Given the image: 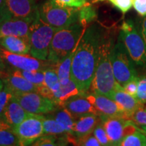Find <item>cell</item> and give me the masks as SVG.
Returning a JSON list of instances; mask_svg holds the SVG:
<instances>
[{
  "label": "cell",
  "mask_w": 146,
  "mask_h": 146,
  "mask_svg": "<svg viewBox=\"0 0 146 146\" xmlns=\"http://www.w3.org/2000/svg\"><path fill=\"white\" fill-rule=\"evenodd\" d=\"M104 33L96 24L85 29L73 57L71 79L85 94L90 89L94 77Z\"/></svg>",
  "instance_id": "6da1fadb"
},
{
  "label": "cell",
  "mask_w": 146,
  "mask_h": 146,
  "mask_svg": "<svg viewBox=\"0 0 146 146\" xmlns=\"http://www.w3.org/2000/svg\"><path fill=\"white\" fill-rule=\"evenodd\" d=\"M114 41L108 35L104 33L100 47L94 77L90 89L92 93L108 97L120 84L115 79L111 62V51Z\"/></svg>",
  "instance_id": "7a4b0ae2"
},
{
  "label": "cell",
  "mask_w": 146,
  "mask_h": 146,
  "mask_svg": "<svg viewBox=\"0 0 146 146\" xmlns=\"http://www.w3.org/2000/svg\"><path fill=\"white\" fill-rule=\"evenodd\" d=\"M85 29L79 22L58 29L51 41L47 60L54 66L60 64L75 50Z\"/></svg>",
  "instance_id": "3957f363"
},
{
  "label": "cell",
  "mask_w": 146,
  "mask_h": 146,
  "mask_svg": "<svg viewBox=\"0 0 146 146\" xmlns=\"http://www.w3.org/2000/svg\"><path fill=\"white\" fill-rule=\"evenodd\" d=\"M57 30L41 19L39 11L29 27V39L32 56L42 60L47 59L51 41Z\"/></svg>",
  "instance_id": "277c9868"
},
{
  "label": "cell",
  "mask_w": 146,
  "mask_h": 146,
  "mask_svg": "<svg viewBox=\"0 0 146 146\" xmlns=\"http://www.w3.org/2000/svg\"><path fill=\"white\" fill-rule=\"evenodd\" d=\"M110 58L115 79L122 87L138 78L135 62L120 39L112 47Z\"/></svg>",
  "instance_id": "5b68a950"
},
{
  "label": "cell",
  "mask_w": 146,
  "mask_h": 146,
  "mask_svg": "<svg viewBox=\"0 0 146 146\" xmlns=\"http://www.w3.org/2000/svg\"><path fill=\"white\" fill-rule=\"evenodd\" d=\"M41 19L56 29L68 27L78 22L79 8L62 7L53 0H47L39 8Z\"/></svg>",
  "instance_id": "8992f818"
},
{
  "label": "cell",
  "mask_w": 146,
  "mask_h": 146,
  "mask_svg": "<svg viewBox=\"0 0 146 146\" xmlns=\"http://www.w3.org/2000/svg\"><path fill=\"white\" fill-rule=\"evenodd\" d=\"M119 39L125 45L135 64L139 66L146 64L145 43L132 21H124L122 24Z\"/></svg>",
  "instance_id": "52a82bcc"
},
{
  "label": "cell",
  "mask_w": 146,
  "mask_h": 146,
  "mask_svg": "<svg viewBox=\"0 0 146 146\" xmlns=\"http://www.w3.org/2000/svg\"><path fill=\"white\" fill-rule=\"evenodd\" d=\"M39 13L35 0H4L0 22L10 18L33 21Z\"/></svg>",
  "instance_id": "ba28073f"
},
{
  "label": "cell",
  "mask_w": 146,
  "mask_h": 146,
  "mask_svg": "<svg viewBox=\"0 0 146 146\" xmlns=\"http://www.w3.org/2000/svg\"><path fill=\"white\" fill-rule=\"evenodd\" d=\"M111 145H119L123 138L139 130L131 119L124 118L100 117Z\"/></svg>",
  "instance_id": "9c48e42d"
},
{
  "label": "cell",
  "mask_w": 146,
  "mask_h": 146,
  "mask_svg": "<svg viewBox=\"0 0 146 146\" xmlns=\"http://www.w3.org/2000/svg\"><path fill=\"white\" fill-rule=\"evenodd\" d=\"M43 116L32 114L24 120L13 130L18 137L21 145H32L35 141L44 134L43 127Z\"/></svg>",
  "instance_id": "30bf717a"
},
{
  "label": "cell",
  "mask_w": 146,
  "mask_h": 146,
  "mask_svg": "<svg viewBox=\"0 0 146 146\" xmlns=\"http://www.w3.org/2000/svg\"><path fill=\"white\" fill-rule=\"evenodd\" d=\"M0 55L5 63L18 70H45L48 68L54 67L47 60H39L27 54H14L3 48H0Z\"/></svg>",
  "instance_id": "8fae6325"
},
{
  "label": "cell",
  "mask_w": 146,
  "mask_h": 146,
  "mask_svg": "<svg viewBox=\"0 0 146 146\" xmlns=\"http://www.w3.org/2000/svg\"><path fill=\"white\" fill-rule=\"evenodd\" d=\"M14 96L25 110L33 114H47L56 109L57 105L54 101L37 92L24 93Z\"/></svg>",
  "instance_id": "7c38bea8"
},
{
  "label": "cell",
  "mask_w": 146,
  "mask_h": 146,
  "mask_svg": "<svg viewBox=\"0 0 146 146\" xmlns=\"http://www.w3.org/2000/svg\"><path fill=\"white\" fill-rule=\"evenodd\" d=\"M85 97L98 110L100 117H118L129 119L124 110L108 97L96 93L87 94Z\"/></svg>",
  "instance_id": "4fadbf2b"
},
{
  "label": "cell",
  "mask_w": 146,
  "mask_h": 146,
  "mask_svg": "<svg viewBox=\"0 0 146 146\" xmlns=\"http://www.w3.org/2000/svg\"><path fill=\"white\" fill-rule=\"evenodd\" d=\"M4 85L12 91L14 96L29 92H37L38 87L22 76L17 69L3 72L0 75Z\"/></svg>",
  "instance_id": "5bb4252c"
},
{
  "label": "cell",
  "mask_w": 146,
  "mask_h": 146,
  "mask_svg": "<svg viewBox=\"0 0 146 146\" xmlns=\"http://www.w3.org/2000/svg\"><path fill=\"white\" fill-rule=\"evenodd\" d=\"M33 21L28 20L10 18L0 22V38L16 36L29 38V27Z\"/></svg>",
  "instance_id": "9a60e30c"
},
{
  "label": "cell",
  "mask_w": 146,
  "mask_h": 146,
  "mask_svg": "<svg viewBox=\"0 0 146 146\" xmlns=\"http://www.w3.org/2000/svg\"><path fill=\"white\" fill-rule=\"evenodd\" d=\"M109 98L116 102L127 114L128 118L131 119L132 115L135 111L143 107L141 104L135 97L131 96L124 90L123 87L119 85L113 91Z\"/></svg>",
  "instance_id": "2e32d148"
},
{
  "label": "cell",
  "mask_w": 146,
  "mask_h": 146,
  "mask_svg": "<svg viewBox=\"0 0 146 146\" xmlns=\"http://www.w3.org/2000/svg\"><path fill=\"white\" fill-rule=\"evenodd\" d=\"M32 114L25 110L18 101L17 98L14 96L5 108L2 119L5 123L14 129Z\"/></svg>",
  "instance_id": "e0dca14e"
},
{
  "label": "cell",
  "mask_w": 146,
  "mask_h": 146,
  "mask_svg": "<svg viewBox=\"0 0 146 146\" xmlns=\"http://www.w3.org/2000/svg\"><path fill=\"white\" fill-rule=\"evenodd\" d=\"M62 107L68 110L75 119L87 114L98 115V110L85 96L72 97L64 104Z\"/></svg>",
  "instance_id": "ac0fdd59"
},
{
  "label": "cell",
  "mask_w": 146,
  "mask_h": 146,
  "mask_svg": "<svg viewBox=\"0 0 146 146\" xmlns=\"http://www.w3.org/2000/svg\"><path fill=\"white\" fill-rule=\"evenodd\" d=\"M100 120V116L94 114H87L79 116L76 118L72 135L80 138L91 134Z\"/></svg>",
  "instance_id": "d6986e66"
},
{
  "label": "cell",
  "mask_w": 146,
  "mask_h": 146,
  "mask_svg": "<svg viewBox=\"0 0 146 146\" xmlns=\"http://www.w3.org/2000/svg\"><path fill=\"white\" fill-rule=\"evenodd\" d=\"M0 45L10 52L17 54H28L30 53L29 38L16 36H6L0 38Z\"/></svg>",
  "instance_id": "ffe728a7"
},
{
  "label": "cell",
  "mask_w": 146,
  "mask_h": 146,
  "mask_svg": "<svg viewBox=\"0 0 146 146\" xmlns=\"http://www.w3.org/2000/svg\"><path fill=\"white\" fill-rule=\"evenodd\" d=\"M87 94L80 90L76 86V83L71 79L66 85H61L59 90L54 93L53 101L59 107H62L64 104L72 97L76 96H86Z\"/></svg>",
  "instance_id": "44dd1931"
},
{
  "label": "cell",
  "mask_w": 146,
  "mask_h": 146,
  "mask_svg": "<svg viewBox=\"0 0 146 146\" xmlns=\"http://www.w3.org/2000/svg\"><path fill=\"white\" fill-rule=\"evenodd\" d=\"M76 49L63 60L60 64L55 66L57 71L60 83L62 85H65L71 80V68H72V59L74 57Z\"/></svg>",
  "instance_id": "7402d4cb"
},
{
  "label": "cell",
  "mask_w": 146,
  "mask_h": 146,
  "mask_svg": "<svg viewBox=\"0 0 146 146\" xmlns=\"http://www.w3.org/2000/svg\"><path fill=\"white\" fill-rule=\"evenodd\" d=\"M59 110H55L53 111L51 118H54L57 121L59 122L65 128L66 133L68 135L73 134V128H74V123H75V118L71 114V113L64 107H60Z\"/></svg>",
  "instance_id": "603a6c76"
},
{
  "label": "cell",
  "mask_w": 146,
  "mask_h": 146,
  "mask_svg": "<svg viewBox=\"0 0 146 146\" xmlns=\"http://www.w3.org/2000/svg\"><path fill=\"white\" fill-rule=\"evenodd\" d=\"M44 72V86L52 91L54 96V93L59 90L61 84L60 83L57 71L55 67L48 68L43 71ZM54 99V98H53Z\"/></svg>",
  "instance_id": "cb8c5ba5"
},
{
  "label": "cell",
  "mask_w": 146,
  "mask_h": 146,
  "mask_svg": "<svg viewBox=\"0 0 146 146\" xmlns=\"http://www.w3.org/2000/svg\"><path fill=\"white\" fill-rule=\"evenodd\" d=\"M21 145L18 137L12 127L0 129V146Z\"/></svg>",
  "instance_id": "d4e9b609"
},
{
  "label": "cell",
  "mask_w": 146,
  "mask_h": 146,
  "mask_svg": "<svg viewBox=\"0 0 146 146\" xmlns=\"http://www.w3.org/2000/svg\"><path fill=\"white\" fill-rule=\"evenodd\" d=\"M120 146H146V135L137 130L128 135L120 142Z\"/></svg>",
  "instance_id": "484cf974"
},
{
  "label": "cell",
  "mask_w": 146,
  "mask_h": 146,
  "mask_svg": "<svg viewBox=\"0 0 146 146\" xmlns=\"http://www.w3.org/2000/svg\"><path fill=\"white\" fill-rule=\"evenodd\" d=\"M43 127L44 134L59 135L66 133L64 126L54 118L51 117L43 118Z\"/></svg>",
  "instance_id": "4316f807"
},
{
  "label": "cell",
  "mask_w": 146,
  "mask_h": 146,
  "mask_svg": "<svg viewBox=\"0 0 146 146\" xmlns=\"http://www.w3.org/2000/svg\"><path fill=\"white\" fill-rule=\"evenodd\" d=\"M97 14L95 9L90 5H84L79 8L78 22L86 28L87 25L96 18Z\"/></svg>",
  "instance_id": "83f0119b"
},
{
  "label": "cell",
  "mask_w": 146,
  "mask_h": 146,
  "mask_svg": "<svg viewBox=\"0 0 146 146\" xmlns=\"http://www.w3.org/2000/svg\"><path fill=\"white\" fill-rule=\"evenodd\" d=\"M17 70L22 76H23L26 79L36 86L40 87L44 85L45 75L44 72H43L44 70L29 71L18 70V69Z\"/></svg>",
  "instance_id": "f1b7e54d"
},
{
  "label": "cell",
  "mask_w": 146,
  "mask_h": 146,
  "mask_svg": "<svg viewBox=\"0 0 146 146\" xmlns=\"http://www.w3.org/2000/svg\"><path fill=\"white\" fill-rule=\"evenodd\" d=\"M13 96L14 95L12 91L4 85L3 89L0 90V118L1 119L3 118V114L5 108Z\"/></svg>",
  "instance_id": "f546056e"
},
{
  "label": "cell",
  "mask_w": 146,
  "mask_h": 146,
  "mask_svg": "<svg viewBox=\"0 0 146 146\" xmlns=\"http://www.w3.org/2000/svg\"><path fill=\"white\" fill-rule=\"evenodd\" d=\"M93 135L99 141L101 145H111L108 137L107 135V133L106 132L102 123H98L97 125L94 130V132H93Z\"/></svg>",
  "instance_id": "4dcf8cb0"
},
{
  "label": "cell",
  "mask_w": 146,
  "mask_h": 146,
  "mask_svg": "<svg viewBox=\"0 0 146 146\" xmlns=\"http://www.w3.org/2000/svg\"><path fill=\"white\" fill-rule=\"evenodd\" d=\"M58 138L56 136V135H51L46 134L45 135H41L39 137L32 145L36 146H44V145H59L60 143V141H58Z\"/></svg>",
  "instance_id": "1f68e13d"
},
{
  "label": "cell",
  "mask_w": 146,
  "mask_h": 146,
  "mask_svg": "<svg viewBox=\"0 0 146 146\" xmlns=\"http://www.w3.org/2000/svg\"><path fill=\"white\" fill-rule=\"evenodd\" d=\"M108 1L118 9L123 14H126L133 6L134 0H96V1Z\"/></svg>",
  "instance_id": "d6a6232c"
},
{
  "label": "cell",
  "mask_w": 146,
  "mask_h": 146,
  "mask_svg": "<svg viewBox=\"0 0 146 146\" xmlns=\"http://www.w3.org/2000/svg\"><path fill=\"white\" fill-rule=\"evenodd\" d=\"M136 98L143 104L146 103V74L138 76V88Z\"/></svg>",
  "instance_id": "836d02e7"
},
{
  "label": "cell",
  "mask_w": 146,
  "mask_h": 146,
  "mask_svg": "<svg viewBox=\"0 0 146 146\" xmlns=\"http://www.w3.org/2000/svg\"><path fill=\"white\" fill-rule=\"evenodd\" d=\"M56 4L62 7L80 8L87 3V0H53Z\"/></svg>",
  "instance_id": "e575fe53"
},
{
  "label": "cell",
  "mask_w": 146,
  "mask_h": 146,
  "mask_svg": "<svg viewBox=\"0 0 146 146\" xmlns=\"http://www.w3.org/2000/svg\"><path fill=\"white\" fill-rule=\"evenodd\" d=\"M77 141H76V145H85V146H100L101 144L99 141L97 139L96 137L89 134L88 135L84 136L83 137L76 138Z\"/></svg>",
  "instance_id": "d590c367"
},
{
  "label": "cell",
  "mask_w": 146,
  "mask_h": 146,
  "mask_svg": "<svg viewBox=\"0 0 146 146\" xmlns=\"http://www.w3.org/2000/svg\"><path fill=\"white\" fill-rule=\"evenodd\" d=\"M131 119L138 125H146V110L140 108L134 112Z\"/></svg>",
  "instance_id": "8d00e7d4"
},
{
  "label": "cell",
  "mask_w": 146,
  "mask_h": 146,
  "mask_svg": "<svg viewBox=\"0 0 146 146\" xmlns=\"http://www.w3.org/2000/svg\"><path fill=\"white\" fill-rule=\"evenodd\" d=\"M123 88L126 92L136 98L138 88V78L131 81H129L123 87Z\"/></svg>",
  "instance_id": "74e56055"
},
{
  "label": "cell",
  "mask_w": 146,
  "mask_h": 146,
  "mask_svg": "<svg viewBox=\"0 0 146 146\" xmlns=\"http://www.w3.org/2000/svg\"><path fill=\"white\" fill-rule=\"evenodd\" d=\"M133 8L142 16H146V0H134Z\"/></svg>",
  "instance_id": "f35d334b"
},
{
  "label": "cell",
  "mask_w": 146,
  "mask_h": 146,
  "mask_svg": "<svg viewBox=\"0 0 146 146\" xmlns=\"http://www.w3.org/2000/svg\"><path fill=\"white\" fill-rule=\"evenodd\" d=\"M141 35L143 36L144 41L146 45V16L144 18L143 23H142V27H141Z\"/></svg>",
  "instance_id": "ab89813d"
},
{
  "label": "cell",
  "mask_w": 146,
  "mask_h": 146,
  "mask_svg": "<svg viewBox=\"0 0 146 146\" xmlns=\"http://www.w3.org/2000/svg\"><path fill=\"white\" fill-rule=\"evenodd\" d=\"M5 64L6 63H5L4 60L3 59V58L0 55V75L5 71Z\"/></svg>",
  "instance_id": "60d3db41"
},
{
  "label": "cell",
  "mask_w": 146,
  "mask_h": 146,
  "mask_svg": "<svg viewBox=\"0 0 146 146\" xmlns=\"http://www.w3.org/2000/svg\"><path fill=\"white\" fill-rule=\"evenodd\" d=\"M10 127V126H9L8 124L5 123L3 120L0 118V129H2V128H5V127Z\"/></svg>",
  "instance_id": "b9f144b4"
},
{
  "label": "cell",
  "mask_w": 146,
  "mask_h": 146,
  "mask_svg": "<svg viewBox=\"0 0 146 146\" xmlns=\"http://www.w3.org/2000/svg\"><path fill=\"white\" fill-rule=\"evenodd\" d=\"M139 127H140L139 128V130L141 131L146 135V125H139Z\"/></svg>",
  "instance_id": "7bdbcfd3"
},
{
  "label": "cell",
  "mask_w": 146,
  "mask_h": 146,
  "mask_svg": "<svg viewBox=\"0 0 146 146\" xmlns=\"http://www.w3.org/2000/svg\"><path fill=\"white\" fill-rule=\"evenodd\" d=\"M3 3H4V0H0V14H1V10H2V8L3 6Z\"/></svg>",
  "instance_id": "ee69618b"
},
{
  "label": "cell",
  "mask_w": 146,
  "mask_h": 146,
  "mask_svg": "<svg viewBox=\"0 0 146 146\" xmlns=\"http://www.w3.org/2000/svg\"><path fill=\"white\" fill-rule=\"evenodd\" d=\"M3 87H4V83H3V80L1 79V78L0 77V90H1Z\"/></svg>",
  "instance_id": "f6af8a7d"
},
{
  "label": "cell",
  "mask_w": 146,
  "mask_h": 146,
  "mask_svg": "<svg viewBox=\"0 0 146 146\" xmlns=\"http://www.w3.org/2000/svg\"><path fill=\"white\" fill-rule=\"evenodd\" d=\"M145 110H146V108H145Z\"/></svg>",
  "instance_id": "bcb514c9"
}]
</instances>
